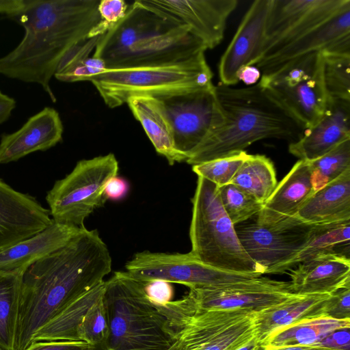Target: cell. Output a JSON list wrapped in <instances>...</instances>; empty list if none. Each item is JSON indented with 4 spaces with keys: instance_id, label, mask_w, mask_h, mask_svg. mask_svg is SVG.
I'll return each instance as SVG.
<instances>
[{
    "instance_id": "1",
    "label": "cell",
    "mask_w": 350,
    "mask_h": 350,
    "mask_svg": "<svg viewBox=\"0 0 350 350\" xmlns=\"http://www.w3.org/2000/svg\"><path fill=\"white\" fill-rule=\"evenodd\" d=\"M112 259L96 230L85 227L65 247L32 264L23 275L16 350L74 301L102 283Z\"/></svg>"
},
{
    "instance_id": "2",
    "label": "cell",
    "mask_w": 350,
    "mask_h": 350,
    "mask_svg": "<svg viewBox=\"0 0 350 350\" xmlns=\"http://www.w3.org/2000/svg\"><path fill=\"white\" fill-rule=\"evenodd\" d=\"M12 16L24 29L18 45L0 57V75L41 86L53 102L50 83L64 56L74 46L94 38L101 21L98 0H24Z\"/></svg>"
},
{
    "instance_id": "3",
    "label": "cell",
    "mask_w": 350,
    "mask_h": 350,
    "mask_svg": "<svg viewBox=\"0 0 350 350\" xmlns=\"http://www.w3.org/2000/svg\"><path fill=\"white\" fill-rule=\"evenodd\" d=\"M206 50L187 26L136 0L124 18L99 37L92 55L113 70L180 63Z\"/></svg>"
},
{
    "instance_id": "4",
    "label": "cell",
    "mask_w": 350,
    "mask_h": 350,
    "mask_svg": "<svg viewBox=\"0 0 350 350\" xmlns=\"http://www.w3.org/2000/svg\"><path fill=\"white\" fill-rule=\"evenodd\" d=\"M220 125L189 156L194 165L243 151L266 138L297 140L304 129L258 83L232 88L215 85Z\"/></svg>"
},
{
    "instance_id": "5",
    "label": "cell",
    "mask_w": 350,
    "mask_h": 350,
    "mask_svg": "<svg viewBox=\"0 0 350 350\" xmlns=\"http://www.w3.org/2000/svg\"><path fill=\"white\" fill-rule=\"evenodd\" d=\"M103 300L109 334L103 350H170L175 340L161 307L145 295L143 281L115 271Z\"/></svg>"
},
{
    "instance_id": "6",
    "label": "cell",
    "mask_w": 350,
    "mask_h": 350,
    "mask_svg": "<svg viewBox=\"0 0 350 350\" xmlns=\"http://www.w3.org/2000/svg\"><path fill=\"white\" fill-rule=\"evenodd\" d=\"M191 202L190 252L211 267L261 276L263 271L244 250L223 208L219 188L198 176Z\"/></svg>"
},
{
    "instance_id": "7",
    "label": "cell",
    "mask_w": 350,
    "mask_h": 350,
    "mask_svg": "<svg viewBox=\"0 0 350 350\" xmlns=\"http://www.w3.org/2000/svg\"><path fill=\"white\" fill-rule=\"evenodd\" d=\"M213 72L204 52L180 63L105 70L90 79L110 108L135 96L159 98L213 87Z\"/></svg>"
},
{
    "instance_id": "8",
    "label": "cell",
    "mask_w": 350,
    "mask_h": 350,
    "mask_svg": "<svg viewBox=\"0 0 350 350\" xmlns=\"http://www.w3.org/2000/svg\"><path fill=\"white\" fill-rule=\"evenodd\" d=\"M161 308L175 340L172 350H237L256 336L255 312L194 310L177 300Z\"/></svg>"
},
{
    "instance_id": "9",
    "label": "cell",
    "mask_w": 350,
    "mask_h": 350,
    "mask_svg": "<svg viewBox=\"0 0 350 350\" xmlns=\"http://www.w3.org/2000/svg\"><path fill=\"white\" fill-rule=\"evenodd\" d=\"M118 162L113 153L79 161L64 178L47 192L50 215L56 222L84 228L85 219L106 200L108 180L118 175Z\"/></svg>"
},
{
    "instance_id": "10",
    "label": "cell",
    "mask_w": 350,
    "mask_h": 350,
    "mask_svg": "<svg viewBox=\"0 0 350 350\" xmlns=\"http://www.w3.org/2000/svg\"><path fill=\"white\" fill-rule=\"evenodd\" d=\"M126 271L142 281L162 280L190 288H209L252 280L260 275L228 271L208 265L190 252L135 253L125 265Z\"/></svg>"
},
{
    "instance_id": "11",
    "label": "cell",
    "mask_w": 350,
    "mask_h": 350,
    "mask_svg": "<svg viewBox=\"0 0 350 350\" xmlns=\"http://www.w3.org/2000/svg\"><path fill=\"white\" fill-rule=\"evenodd\" d=\"M157 98L171 124L176 149L187 159L221 122L215 85Z\"/></svg>"
},
{
    "instance_id": "12",
    "label": "cell",
    "mask_w": 350,
    "mask_h": 350,
    "mask_svg": "<svg viewBox=\"0 0 350 350\" xmlns=\"http://www.w3.org/2000/svg\"><path fill=\"white\" fill-rule=\"evenodd\" d=\"M316 224L300 220L277 226L255 221L235 227L239 239L249 256L262 269L263 274H279L303 248Z\"/></svg>"
},
{
    "instance_id": "13",
    "label": "cell",
    "mask_w": 350,
    "mask_h": 350,
    "mask_svg": "<svg viewBox=\"0 0 350 350\" xmlns=\"http://www.w3.org/2000/svg\"><path fill=\"white\" fill-rule=\"evenodd\" d=\"M294 295L289 282L260 276L215 287L190 288L186 296L196 310H242L256 313Z\"/></svg>"
},
{
    "instance_id": "14",
    "label": "cell",
    "mask_w": 350,
    "mask_h": 350,
    "mask_svg": "<svg viewBox=\"0 0 350 350\" xmlns=\"http://www.w3.org/2000/svg\"><path fill=\"white\" fill-rule=\"evenodd\" d=\"M187 26L207 49L224 38L228 17L237 6V0H143Z\"/></svg>"
},
{
    "instance_id": "15",
    "label": "cell",
    "mask_w": 350,
    "mask_h": 350,
    "mask_svg": "<svg viewBox=\"0 0 350 350\" xmlns=\"http://www.w3.org/2000/svg\"><path fill=\"white\" fill-rule=\"evenodd\" d=\"M271 0L254 1L244 15L219 64L220 83L231 86L239 81L243 66H255L260 59L265 42V28Z\"/></svg>"
},
{
    "instance_id": "16",
    "label": "cell",
    "mask_w": 350,
    "mask_h": 350,
    "mask_svg": "<svg viewBox=\"0 0 350 350\" xmlns=\"http://www.w3.org/2000/svg\"><path fill=\"white\" fill-rule=\"evenodd\" d=\"M53 221L34 197L0 178V252L40 232Z\"/></svg>"
},
{
    "instance_id": "17",
    "label": "cell",
    "mask_w": 350,
    "mask_h": 350,
    "mask_svg": "<svg viewBox=\"0 0 350 350\" xmlns=\"http://www.w3.org/2000/svg\"><path fill=\"white\" fill-rule=\"evenodd\" d=\"M347 139H350V101L329 98L322 118L304 129L301 136L290 144L288 150L300 160L312 161Z\"/></svg>"
},
{
    "instance_id": "18",
    "label": "cell",
    "mask_w": 350,
    "mask_h": 350,
    "mask_svg": "<svg viewBox=\"0 0 350 350\" xmlns=\"http://www.w3.org/2000/svg\"><path fill=\"white\" fill-rule=\"evenodd\" d=\"M64 126L58 111L46 107L17 131L0 139V164L16 161L36 151H45L62 139Z\"/></svg>"
},
{
    "instance_id": "19",
    "label": "cell",
    "mask_w": 350,
    "mask_h": 350,
    "mask_svg": "<svg viewBox=\"0 0 350 350\" xmlns=\"http://www.w3.org/2000/svg\"><path fill=\"white\" fill-rule=\"evenodd\" d=\"M310 176L308 161L299 159L263 203L256 221L271 226L298 220L299 209L314 194Z\"/></svg>"
},
{
    "instance_id": "20",
    "label": "cell",
    "mask_w": 350,
    "mask_h": 350,
    "mask_svg": "<svg viewBox=\"0 0 350 350\" xmlns=\"http://www.w3.org/2000/svg\"><path fill=\"white\" fill-rule=\"evenodd\" d=\"M290 276L294 294H332L350 287V258L336 254L319 255L299 263Z\"/></svg>"
},
{
    "instance_id": "21",
    "label": "cell",
    "mask_w": 350,
    "mask_h": 350,
    "mask_svg": "<svg viewBox=\"0 0 350 350\" xmlns=\"http://www.w3.org/2000/svg\"><path fill=\"white\" fill-rule=\"evenodd\" d=\"M263 88L304 129L310 128L323 116L329 98L323 80V56L310 77L292 86Z\"/></svg>"
},
{
    "instance_id": "22",
    "label": "cell",
    "mask_w": 350,
    "mask_h": 350,
    "mask_svg": "<svg viewBox=\"0 0 350 350\" xmlns=\"http://www.w3.org/2000/svg\"><path fill=\"white\" fill-rule=\"evenodd\" d=\"M348 36H350V5L255 66L264 73L299 57L329 51Z\"/></svg>"
},
{
    "instance_id": "23",
    "label": "cell",
    "mask_w": 350,
    "mask_h": 350,
    "mask_svg": "<svg viewBox=\"0 0 350 350\" xmlns=\"http://www.w3.org/2000/svg\"><path fill=\"white\" fill-rule=\"evenodd\" d=\"M82 228L53 220L40 232L1 251L0 272L27 270L32 264L65 247Z\"/></svg>"
},
{
    "instance_id": "24",
    "label": "cell",
    "mask_w": 350,
    "mask_h": 350,
    "mask_svg": "<svg viewBox=\"0 0 350 350\" xmlns=\"http://www.w3.org/2000/svg\"><path fill=\"white\" fill-rule=\"evenodd\" d=\"M330 294L297 295L256 312V338L262 345L275 332L302 321L325 317L323 308Z\"/></svg>"
},
{
    "instance_id": "25",
    "label": "cell",
    "mask_w": 350,
    "mask_h": 350,
    "mask_svg": "<svg viewBox=\"0 0 350 350\" xmlns=\"http://www.w3.org/2000/svg\"><path fill=\"white\" fill-rule=\"evenodd\" d=\"M296 217L308 224L350 221V169L312 194Z\"/></svg>"
},
{
    "instance_id": "26",
    "label": "cell",
    "mask_w": 350,
    "mask_h": 350,
    "mask_svg": "<svg viewBox=\"0 0 350 350\" xmlns=\"http://www.w3.org/2000/svg\"><path fill=\"white\" fill-rule=\"evenodd\" d=\"M134 117L141 123L156 151L170 165L187 158L176 148L172 128L161 102L148 96H132L126 102Z\"/></svg>"
},
{
    "instance_id": "27",
    "label": "cell",
    "mask_w": 350,
    "mask_h": 350,
    "mask_svg": "<svg viewBox=\"0 0 350 350\" xmlns=\"http://www.w3.org/2000/svg\"><path fill=\"white\" fill-rule=\"evenodd\" d=\"M105 281L86 293L41 327L31 338V342L79 341V327L89 308L103 296Z\"/></svg>"
},
{
    "instance_id": "28",
    "label": "cell",
    "mask_w": 350,
    "mask_h": 350,
    "mask_svg": "<svg viewBox=\"0 0 350 350\" xmlns=\"http://www.w3.org/2000/svg\"><path fill=\"white\" fill-rule=\"evenodd\" d=\"M26 269L0 272V350H16L23 275Z\"/></svg>"
},
{
    "instance_id": "29",
    "label": "cell",
    "mask_w": 350,
    "mask_h": 350,
    "mask_svg": "<svg viewBox=\"0 0 350 350\" xmlns=\"http://www.w3.org/2000/svg\"><path fill=\"white\" fill-rule=\"evenodd\" d=\"M350 221L316 224L308 241L288 262L286 271L319 255L336 254L349 257Z\"/></svg>"
},
{
    "instance_id": "30",
    "label": "cell",
    "mask_w": 350,
    "mask_h": 350,
    "mask_svg": "<svg viewBox=\"0 0 350 350\" xmlns=\"http://www.w3.org/2000/svg\"><path fill=\"white\" fill-rule=\"evenodd\" d=\"M345 327H350V320H336L328 317L308 319L275 332L262 345L265 348L316 346L332 332Z\"/></svg>"
},
{
    "instance_id": "31",
    "label": "cell",
    "mask_w": 350,
    "mask_h": 350,
    "mask_svg": "<svg viewBox=\"0 0 350 350\" xmlns=\"http://www.w3.org/2000/svg\"><path fill=\"white\" fill-rule=\"evenodd\" d=\"M258 201L264 203L278 182L274 165L265 155L249 154L230 181Z\"/></svg>"
},
{
    "instance_id": "32",
    "label": "cell",
    "mask_w": 350,
    "mask_h": 350,
    "mask_svg": "<svg viewBox=\"0 0 350 350\" xmlns=\"http://www.w3.org/2000/svg\"><path fill=\"white\" fill-rule=\"evenodd\" d=\"M98 38L99 36L87 38L69 50L59 62L54 77L63 82L89 81L107 70L101 59L90 56Z\"/></svg>"
},
{
    "instance_id": "33",
    "label": "cell",
    "mask_w": 350,
    "mask_h": 350,
    "mask_svg": "<svg viewBox=\"0 0 350 350\" xmlns=\"http://www.w3.org/2000/svg\"><path fill=\"white\" fill-rule=\"evenodd\" d=\"M314 193L350 169V139L339 144L320 158L308 161Z\"/></svg>"
},
{
    "instance_id": "34",
    "label": "cell",
    "mask_w": 350,
    "mask_h": 350,
    "mask_svg": "<svg viewBox=\"0 0 350 350\" xmlns=\"http://www.w3.org/2000/svg\"><path fill=\"white\" fill-rule=\"evenodd\" d=\"M321 53L323 80L328 97L350 101V55Z\"/></svg>"
},
{
    "instance_id": "35",
    "label": "cell",
    "mask_w": 350,
    "mask_h": 350,
    "mask_svg": "<svg viewBox=\"0 0 350 350\" xmlns=\"http://www.w3.org/2000/svg\"><path fill=\"white\" fill-rule=\"evenodd\" d=\"M219 188L223 208L234 226L257 215L262 207V203L233 184Z\"/></svg>"
},
{
    "instance_id": "36",
    "label": "cell",
    "mask_w": 350,
    "mask_h": 350,
    "mask_svg": "<svg viewBox=\"0 0 350 350\" xmlns=\"http://www.w3.org/2000/svg\"><path fill=\"white\" fill-rule=\"evenodd\" d=\"M109 334L108 319L103 296L89 308L83 317L77 331V337L79 341L94 346L96 350H103Z\"/></svg>"
},
{
    "instance_id": "37",
    "label": "cell",
    "mask_w": 350,
    "mask_h": 350,
    "mask_svg": "<svg viewBox=\"0 0 350 350\" xmlns=\"http://www.w3.org/2000/svg\"><path fill=\"white\" fill-rule=\"evenodd\" d=\"M249 154L241 151L193 165L192 170L198 176L221 187L230 183Z\"/></svg>"
},
{
    "instance_id": "38",
    "label": "cell",
    "mask_w": 350,
    "mask_h": 350,
    "mask_svg": "<svg viewBox=\"0 0 350 350\" xmlns=\"http://www.w3.org/2000/svg\"><path fill=\"white\" fill-rule=\"evenodd\" d=\"M129 4L122 0H102L98 5L101 21L94 31L95 36L104 34L125 16Z\"/></svg>"
},
{
    "instance_id": "39",
    "label": "cell",
    "mask_w": 350,
    "mask_h": 350,
    "mask_svg": "<svg viewBox=\"0 0 350 350\" xmlns=\"http://www.w3.org/2000/svg\"><path fill=\"white\" fill-rule=\"evenodd\" d=\"M323 313L325 317L350 320V287L330 294L325 303Z\"/></svg>"
},
{
    "instance_id": "40",
    "label": "cell",
    "mask_w": 350,
    "mask_h": 350,
    "mask_svg": "<svg viewBox=\"0 0 350 350\" xmlns=\"http://www.w3.org/2000/svg\"><path fill=\"white\" fill-rule=\"evenodd\" d=\"M147 299L153 304L163 307L173 301L174 290L172 283L162 280L143 281Z\"/></svg>"
},
{
    "instance_id": "41",
    "label": "cell",
    "mask_w": 350,
    "mask_h": 350,
    "mask_svg": "<svg viewBox=\"0 0 350 350\" xmlns=\"http://www.w3.org/2000/svg\"><path fill=\"white\" fill-rule=\"evenodd\" d=\"M25 350H96L82 341H41L32 342Z\"/></svg>"
},
{
    "instance_id": "42",
    "label": "cell",
    "mask_w": 350,
    "mask_h": 350,
    "mask_svg": "<svg viewBox=\"0 0 350 350\" xmlns=\"http://www.w3.org/2000/svg\"><path fill=\"white\" fill-rule=\"evenodd\" d=\"M349 329L345 327L332 332L316 346L335 350H350Z\"/></svg>"
},
{
    "instance_id": "43",
    "label": "cell",
    "mask_w": 350,
    "mask_h": 350,
    "mask_svg": "<svg viewBox=\"0 0 350 350\" xmlns=\"http://www.w3.org/2000/svg\"><path fill=\"white\" fill-rule=\"evenodd\" d=\"M128 191L127 181L123 178L116 176L107 183L103 195L106 200H119L126 195Z\"/></svg>"
},
{
    "instance_id": "44",
    "label": "cell",
    "mask_w": 350,
    "mask_h": 350,
    "mask_svg": "<svg viewBox=\"0 0 350 350\" xmlns=\"http://www.w3.org/2000/svg\"><path fill=\"white\" fill-rule=\"evenodd\" d=\"M260 77V71L255 66H243L237 74L239 82L242 81L247 86L256 84L259 81Z\"/></svg>"
},
{
    "instance_id": "45",
    "label": "cell",
    "mask_w": 350,
    "mask_h": 350,
    "mask_svg": "<svg viewBox=\"0 0 350 350\" xmlns=\"http://www.w3.org/2000/svg\"><path fill=\"white\" fill-rule=\"evenodd\" d=\"M16 106L15 99L0 90V125L10 118Z\"/></svg>"
},
{
    "instance_id": "46",
    "label": "cell",
    "mask_w": 350,
    "mask_h": 350,
    "mask_svg": "<svg viewBox=\"0 0 350 350\" xmlns=\"http://www.w3.org/2000/svg\"><path fill=\"white\" fill-rule=\"evenodd\" d=\"M24 0H0V14L12 17L23 8Z\"/></svg>"
},
{
    "instance_id": "47",
    "label": "cell",
    "mask_w": 350,
    "mask_h": 350,
    "mask_svg": "<svg viewBox=\"0 0 350 350\" xmlns=\"http://www.w3.org/2000/svg\"><path fill=\"white\" fill-rule=\"evenodd\" d=\"M265 350H335L313 345H293L277 348H265Z\"/></svg>"
},
{
    "instance_id": "48",
    "label": "cell",
    "mask_w": 350,
    "mask_h": 350,
    "mask_svg": "<svg viewBox=\"0 0 350 350\" xmlns=\"http://www.w3.org/2000/svg\"><path fill=\"white\" fill-rule=\"evenodd\" d=\"M237 350H265L264 346L258 340L256 336L249 342Z\"/></svg>"
}]
</instances>
